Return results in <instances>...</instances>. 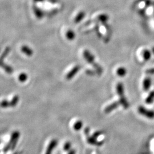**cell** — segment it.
Segmentation results:
<instances>
[{"label": "cell", "instance_id": "cell-14", "mask_svg": "<svg viewBox=\"0 0 154 154\" xmlns=\"http://www.w3.org/2000/svg\"><path fill=\"white\" fill-rule=\"evenodd\" d=\"M19 100V97L18 95H15L12 100H11V102H10V107H14L16 106V105L18 103V102Z\"/></svg>", "mask_w": 154, "mask_h": 154}, {"label": "cell", "instance_id": "cell-20", "mask_svg": "<svg viewBox=\"0 0 154 154\" xmlns=\"http://www.w3.org/2000/svg\"><path fill=\"white\" fill-rule=\"evenodd\" d=\"M1 106L2 107H4V108L10 107V102H9L7 100H3L1 102Z\"/></svg>", "mask_w": 154, "mask_h": 154}, {"label": "cell", "instance_id": "cell-25", "mask_svg": "<svg viewBox=\"0 0 154 154\" xmlns=\"http://www.w3.org/2000/svg\"><path fill=\"white\" fill-rule=\"evenodd\" d=\"M152 51H153V53L154 54V47L153 48V49H152Z\"/></svg>", "mask_w": 154, "mask_h": 154}, {"label": "cell", "instance_id": "cell-21", "mask_svg": "<svg viewBox=\"0 0 154 154\" xmlns=\"http://www.w3.org/2000/svg\"><path fill=\"white\" fill-rule=\"evenodd\" d=\"M146 73L147 74H154V68H148L146 71Z\"/></svg>", "mask_w": 154, "mask_h": 154}, {"label": "cell", "instance_id": "cell-12", "mask_svg": "<svg viewBox=\"0 0 154 154\" xmlns=\"http://www.w3.org/2000/svg\"><path fill=\"white\" fill-rule=\"evenodd\" d=\"M117 73L119 77H124L127 73V70L125 68L121 67V68H118Z\"/></svg>", "mask_w": 154, "mask_h": 154}, {"label": "cell", "instance_id": "cell-3", "mask_svg": "<svg viewBox=\"0 0 154 154\" xmlns=\"http://www.w3.org/2000/svg\"><path fill=\"white\" fill-rule=\"evenodd\" d=\"M84 57L86 58L87 61L90 63L92 64V66L97 69V73L99 74H101L102 73V68L99 66L98 65L94 62V57H93L92 54H90V53L88 50H85L84 52Z\"/></svg>", "mask_w": 154, "mask_h": 154}, {"label": "cell", "instance_id": "cell-22", "mask_svg": "<svg viewBox=\"0 0 154 154\" xmlns=\"http://www.w3.org/2000/svg\"><path fill=\"white\" fill-rule=\"evenodd\" d=\"M102 134V132H101V131H97V132H95L94 134H93V135L92 136L94 137V138H98L99 136L101 134Z\"/></svg>", "mask_w": 154, "mask_h": 154}, {"label": "cell", "instance_id": "cell-2", "mask_svg": "<svg viewBox=\"0 0 154 154\" xmlns=\"http://www.w3.org/2000/svg\"><path fill=\"white\" fill-rule=\"evenodd\" d=\"M19 131H14L13 132L10 142L8 143V144L6 145L4 149V153H7L10 149H11L12 150H14L15 147L17 144V141L19 140Z\"/></svg>", "mask_w": 154, "mask_h": 154}, {"label": "cell", "instance_id": "cell-6", "mask_svg": "<svg viewBox=\"0 0 154 154\" xmlns=\"http://www.w3.org/2000/svg\"><path fill=\"white\" fill-rule=\"evenodd\" d=\"M57 143H58V142L56 139H53L50 142L47 148L45 154H51L53 149L55 148L56 146L57 145Z\"/></svg>", "mask_w": 154, "mask_h": 154}, {"label": "cell", "instance_id": "cell-8", "mask_svg": "<svg viewBox=\"0 0 154 154\" xmlns=\"http://www.w3.org/2000/svg\"><path fill=\"white\" fill-rule=\"evenodd\" d=\"M87 142L89 143L92 144V145H95L97 146H100L103 144V142H98L96 140V138L92 137H88L87 138Z\"/></svg>", "mask_w": 154, "mask_h": 154}, {"label": "cell", "instance_id": "cell-17", "mask_svg": "<svg viewBox=\"0 0 154 154\" xmlns=\"http://www.w3.org/2000/svg\"><path fill=\"white\" fill-rule=\"evenodd\" d=\"M1 66H2V68H4L5 69V70L6 71V72H7V73L10 74V73H12V68H11L10 66H7V65H6L5 64L4 65V63H1Z\"/></svg>", "mask_w": 154, "mask_h": 154}, {"label": "cell", "instance_id": "cell-18", "mask_svg": "<svg viewBox=\"0 0 154 154\" xmlns=\"http://www.w3.org/2000/svg\"><path fill=\"white\" fill-rule=\"evenodd\" d=\"M19 80L22 82H24L28 79V75L25 73H21L19 75Z\"/></svg>", "mask_w": 154, "mask_h": 154}, {"label": "cell", "instance_id": "cell-13", "mask_svg": "<svg viewBox=\"0 0 154 154\" xmlns=\"http://www.w3.org/2000/svg\"><path fill=\"white\" fill-rule=\"evenodd\" d=\"M143 56L144 60L146 61H147L151 57V53L148 50H145L143 53Z\"/></svg>", "mask_w": 154, "mask_h": 154}, {"label": "cell", "instance_id": "cell-26", "mask_svg": "<svg viewBox=\"0 0 154 154\" xmlns=\"http://www.w3.org/2000/svg\"><path fill=\"white\" fill-rule=\"evenodd\" d=\"M14 154H18V153H15Z\"/></svg>", "mask_w": 154, "mask_h": 154}, {"label": "cell", "instance_id": "cell-15", "mask_svg": "<svg viewBox=\"0 0 154 154\" xmlns=\"http://www.w3.org/2000/svg\"><path fill=\"white\" fill-rule=\"evenodd\" d=\"M83 126V123L82 121H78L74 124V129L75 131H80Z\"/></svg>", "mask_w": 154, "mask_h": 154}, {"label": "cell", "instance_id": "cell-5", "mask_svg": "<svg viewBox=\"0 0 154 154\" xmlns=\"http://www.w3.org/2000/svg\"><path fill=\"white\" fill-rule=\"evenodd\" d=\"M121 105L120 102H115L114 103H112V104H111L109 106H108L105 110V112L106 114H108V113H110L111 112V111L115 109H116L119 106V105Z\"/></svg>", "mask_w": 154, "mask_h": 154}, {"label": "cell", "instance_id": "cell-1", "mask_svg": "<svg viewBox=\"0 0 154 154\" xmlns=\"http://www.w3.org/2000/svg\"><path fill=\"white\" fill-rule=\"evenodd\" d=\"M117 92L118 94L120 97L119 102L123 106V107L125 109H128L129 107V103L125 98V96L124 94V86L122 83L119 82L118 83L117 86Z\"/></svg>", "mask_w": 154, "mask_h": 154}, {"label": "cell", "instance_id": "cell-7", "mask_svg": "<svg viewBox=\"0 0 154 154\" xmlns=\"http://www.w3.org/2000/svg\"><path fill=\"white\" fill-rule=\"evenodd\" d=\"M80 66L77 65V66H75V67L68 73L67 76H66V78L68 79V80H71V79L74 77V75H75V74L80 70Z\"/></svg>", "mask_w": 154, "mask_h": 154}, {"label": "cell", "instance_id": "cell-10", "mask_svg": "<svg viewBox=\"0 0 154 154\" xmlns=\"http://www.w3.org/2000/svg\"><path fill=\"white\" fill-rule=\"evenodd\" d=\"M154 100V91H152L149 94L148 97L146 99V103L147 104H151Z\"/></svg>", "mask_w": 154, "mask_h": 154}, {"label": "cell", "instance_id": "cell-19", "mask_svg": "<svg viewBox=\"0 0 154 154\" xmlns=\"http://www.w3.org/2000/svg\"><path fill=\"white\" fill-rule=\"evenodd\" d=\"M71 146V144L70 142H66V143L65 144L64 146H63V150H64L65 151H69V150H70Z\"/></svg>", "mask_w": 154, "mask_h": 154}, {"label": "cell", "instance_id": "cell-23", "mask_svg": "<svg viewBox=\"0 0 154 154\" xmlns=\"http://www.w3.org/2000/svg\"><path fill=\"white\" fill-rule=\"evenodd\" d=\"M89 131H90V129L89 127H86L85 129V133L86 135H89Z\"/></svg>", "mask_w": 154, "mask_h": 154}, {"label": "cell", "instance_id": "cell-4", "mask_svg": "<svg viewBox=\"0 0 154 154\" xmlns=\"http://www.w3.org/2000/svg\"><path fill=\"white\" fill-rule=\"evenodd\" d=\"M138 112L143 116H144L149 119L154 118V111L148 110L142 106H140L138 107Z\"/></svg>", "mask_w": 154, "mask_h": 154}, {"label": "cell", "instance_id": "cell-16", "mask_svg": "<svg viewBox=\"0 0 154 154\" xmlns=\"http://www.w3.org/2000/svg\"><path fill=\"white\" fill-rule=\"evenodd\" d=\"M66 37L69 40H73L75 38V33L72 31H68L66 33Z\"/></svg>", "mask_w": 154, "mask_h": 154}, {"label": "cell", "instance_id": "cell-24", "mask_svg": "<svg viewBox=\"0 0 154 154\" xmlns=\"http://www.w3.org/2000/svg\"><path fill=\"white\" fill-rule=\"evenodd\" d=\"M76 153V151H75V150H70L69 152H68V154H75Z\"/></svg>", "mask_w": 154, "mask_h": 154}, {"label": "cell", "instance_id": "cell-11", "mask_svg": "<svg viewBox=\"0 0 154 154\" xmlns=\"http://www.w3.org/2000/svg\"><path fill=\"white\" fill-rule=\"evenodd\" d=\"M21 50L23 53H24L27 56H31L33 54V50L30 49L28 46H23L21 48Z\"/></svg>", "mask_w": 154, "mask_h": 154}, {"label": "cell", "instance_id": "cell-9", "mask_svg": "<svg viewBox=\"0 0 154 154\" xmlns=\"http://www.w3.org/2000/svg\"><path fill=\"white\" fill-rule=\"evenodd\" d=\"M143 89L144 91H148L151 86V79L149 77H147L143 81Z\"/></svg>", "mask_w": 154, "mask_h": 154}]
</instances>
